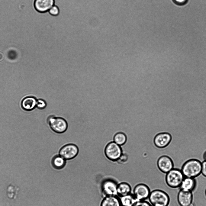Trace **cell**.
I'll list each match as a JSON object with an SVG mask.
<instances>
[{"label":"cell","instance_id":"1","mask_svg":"<svg viewBox=\"0 0 206 206\" xmlns=\"http://www.w3.org/2000/svg\"><path fill=\"white\" fill-rule=\"evenodd\" d=\"M181 170L184 176L195 178L201 174V162L196 159H191L185 162Z\"/></svg>","mask_w":206,"mask_h":206},{"label":"cell","instance_id":"2","mask_svg":"<svg viewBox=\"0 0 206 206\" xmlns=\"http://www.w3.org/2000/svg\"><path fill=\"white\" fill-rule=\"evenodd\" d=\"M148 198L152 206H168L170 201L167 194L159 189L151 191Z\"/></svg>","mask_w":206,"mask_h":206},{"label":"cell","instance_id":"3","mask_svg":"<svg viewBox=\"0 0 206 206\" xmlns=\"http://www.w3.org/2000/svg\"><path fill=\"white\" fill-rule=\"evenodd\" d=\"M184 177L181 169L174 168L166 173L165 181L169 187L177 188H180Z\"/></svg>","mask_w":206,"mask_h":206},{"label":"cell","instance_id":"4","mask_svg":"<svg viewBox=\"0 0 206 206\" xmlns=\"http://www.w3.org/2000/svg\"><path fill=\"white\" fill-rule=\"evenodd\" d=\"M47 122L50 129L56 133H63L68 128L67 121L61 117L50 115L48 117Z\"/></svg>","mask_w":206,"mask_h":206},{"label":"cell","instance_id":"5","mask_svg":"<svg viewBox=\"0 0 206 206\" xmlns=\"http://www.w3.org/2000/svg\"><path fill=\"white\" fill-rule=\"evenodd\" d=\"M106 157L113 161L117 160L122 154V150L120 146L114 142L108 143L105 150Z\"/></svg>","mask_w":206,"mask_h":206},{"label":"cell","instance_id":"6","mask_svg":"<svg viewBox=\"0 0 206 206\" xmlns=\"http://www.w3.org/2000/svg\"><path fill=\"white\" fill-rule=\"evenodd\" d=\"M79 150L75 144L69 143L63 146L59 151V155L66 160L72 159L78 155Z\"/></svg>","mask_w":206,"mask_h":206},{"label":"cell","instance_id":"7","mask_svg":"<svg viewBox=\"0 0 206 206\" xmlns=\"http://www.w3.org/2000/svg\"><path fill=\"white\" fill-rule=\"evenodd\" d=\"M117 184L115 181L111 179H107L104 180L101 187L102 195L104 198L107 196H117Z\"/></svg>","mask_w":206,"mask_h":206},{"label":"cell","instance_id":"8","mask_svg":"<svg viewBox=\"0 0 206 206\" xmlns=\"http://www.w3.org/2000/svg\"><path fill=\"white\" fill-rule=\"evenodd\" d=\"M150 190L146 184L140 183L136 185L133 190V194L138 200H144L148 198Z\"/></svg>","mask_w":206,"mask_h":206},{"label":"cell","instance_id":"9","mask_svg":"<svg viewBox=\"0 0 206 206\" xmlns=\"http://www.w3.org/2000/svg\"><path fill=\"white\" fill-rule=\"evenodd\" d=\"M157 165L158 169L161 172L166 174L174 168L173 161L167 156L160 157L158 160Z\"/></svg>","mask_w":206,"mask_h":206},{"label":"cell","instance_id":"10","mask_svg":"<svg viewBox=\"0 0 206 206\" xmlns=\"http://www.w3.org/2000/svg\"><path fill=\"white\" fill-rule=\"evenodd\" d=\"M193 198L192 192L180 189L177 195V199L180 206H188L192 203Z\"/></svg>","mask_w":206,"mask_h":206},{"label":"cell","instance_id":"11","mask_svg":"<svg viewBox=\"0 0 206 206\" xmlns=\"http://www.w3.org/2000/svg\"><path fill=\"white\" fill-rule=\"evenodd\" d=\"M54 5V0H34V2L35 9L40 13L48 12Z\"/></svg>","mask_w":206,"mask_h":206},{"label":"cell","instance_id":"12","mask_svg":"<svg viewBox=\"0 0 206 206\" xmlns=\"http://www.w3.org/2000/svg\"><path fill=\"white\" fill-rule=\"evenodd\" d=\"M171 135L168 133H161L157 134L155 137L154 143L158 147L163 148L166 146L171 142Z\"/></svg>","mask_w":206,"mask_h":206},{"label":"cell","instance_id":"13","mask_svg":"<svg viewBox=\"0 0 206 206\" xmlns=\"http://www.w3.org/2000/svg\"><path fill=\"white\" fill-rule=\"evenodd\" d=\"M196 182L195 178L185 177L180 186V189L192 192L195 188Z\"/></svg>","mask_w":206,"mask_h":206},{"label":"cell","instance_id":"14","mask_svg":"<svg viewBox=\"0 0 206 206\" xmlns=\"http://www.w3.org/2000/svg\"><path fill=\"white\" fill-rule=\"evenodd\" d=\"M37 100L33 97H28L24 98L21 101L22 108L25 111H31L36 107Z\"/></svg>","mask_w":206,"mask_h":206},{"label":"cell","instance_id":"15","mask_svg":"<svg viewBox=\"0 0 206 206\" xmlns=\"http://www.w3.org/2000/svg\"><path fill=\"white\" fill-rule=\"evenodd\" d=\"M131 187L130 185L125 182H122L117 184V196L119 197L124 196L131 193Z\"/></svg>","mask_w":206,"mask_h":206},{"label":"cell","instance_id":"16","mask_svg":"<svg viewBox=\"0 0 206 206\" xmlns=\"http://www.w3.org/2000/svg\"><path fill=\"white\" fill-rule=\"evenodd\" d=\"M100 206H122L120 198L117 196H107L104 198Z\"/></svg>","mask_w":206,"mask_h":206},{"label":"cell","instance_id":"17","mask_svg":"<svg viewBox=\"0 0 206 206\" xmlns=\"http://www.w3.org/2000/svg\"><path fill=\"white\" fill-rule=\"evenodd\" d=\"M119 198L122 206H133L138 201L133 193L119 197Z\"/></svg>","mask_w":206,"mask_h":206},{"label":"cell","instance_id":"18","mask_svg":"<svg viewBox=\"0 0 206 206\" xmlns=\"http://www.w3.org/2000/svg\"><path fill=\"white\" fill-rule=\"evenodd\" d=\"M53 166L56 169H61L65 166L66 160L59 155L54 156L51 160Z\"/></svg>","mask_w":206,"mask_h":206},{"label":"cell","instance_id":"19","mask_svg":"<svg viewBox=\"0 0 206 206\" xmlns=\"http://www.w3.org/2000/svg\"><path fill=\"white\" fill-rule=\"evenodd\" d=\"M127 137L125 134L120 132L117 133L114 135V142L119 146H121L125 143Z\"/></svg>","mask_w":206,"mask_h":206},{"label":"cell","instance_id":"20","mask_svg":"<svg viewBox=\"0 0 206 206\" xmlns=\"http://www.w3.org/2000/svg\"><path fill=\"white\" fill-rule=\"evenodd\" d=\"M48 12L51 15L55 16L59 14L60 10L59 8L54 5L49 10Z\"/></svg>","mask_w":206,"mask_h":206},{"label":"cell","instance_id":"21","mask_svg":"<svg viewBox=\"0 0 206 206\" xmlns=\"http://www.w3.org/2000/svg\"><path fill=\"white\" fill-rule=\"evenodd\" d=\"M46 103L45 101L41 99L37 100L36 107L40 109H43L46 106Z\"/></svg>","mask_w":206,"mask_h":206},{"label":"cell","instance_id":"22","mask_svg":"<svg viewBox=\"0 0 206 206\" xmlns=\"http://www.w3.org/2000/svg\"><path fill=\"white\" fill-rule=\"evenodd\" d=\"M133 206H152L150 202L146 200L137 201Z\"/></svg>","mask_w":206,"mask_h":206},{"label":"cell","instance_id":"23","mask_svg":"<svg viewBox=\"0 0 206 206\" xmlns=\"http://www.w3.org/2000/svg\"><path fill=\"white\" fill-rule=\"evenodd\" d=\"M189 0H172L173 2L178 6H183L186 5Z\"/></svg>","mask_w":206,"mask_h":206},{"label":"cell","instance_id":"24","mask_svg":"<svg viewBox=\"0 0 206 206\" xmlns=\"http://www.w3.org/2000/svg\"><path fill=\"white\" fill-rule=\"evenodd\" d=\"M201 174L206 177V161L204 160L201 162Z\"/></svg>","mask_w":206,"mask_h":206},{"label":"cell","instance_id":"25","mask_svg":"<svg viewBox=\"0 0 206 206\" xmlns=\"http://www.w3.org/2000/svg\"><path fill=\"white\" fill-rule=\"evenodd\" d=\"M4 56L3 54L0 52V61H2L4 59Z\"/></svg>","mask_w":206,"mask_h":206},{"label":"cell","instance_id":"26","mask_svg":"<svg viewBox=\"0 0 206 206\" xmlns=\"http://www.w3.org/2000/svg\"><path fill=\"white\" fill-rule=\"evenodd\" d=\"M203 159L204 160L206 161V151L204 152V154Z\"/></svg>","mask_w":206,"mask_h":206},{"label":"cell","instance_id":"27","mask_svg":"<svg viewBox=\"0 0 206 206\" xmlns=\"http://www.w3.org/2000/svg\"><path fill=\"white\" fill-rule=\"evenodd\" d=\"M188 206H195V205L193 203H192L191 204H189Z\"/></svg>","mask_w":206,"mask_h":206},{"label":"cell","instance_id":"28","mask_svg":"<svg viewBox=\"0 0 206 206\" xmlns=\"http://www.w3.org/2000/svg\"><path fill=\"white\" fill-rule=\"evenodd\" d=\"M205 195H206V190H205Z\"/></svg>","mask_w":206,"mask_h":206},{"label":"cell","instance_id":"29","mask_svg":"<svg viewBox=\"0 0 206 206\" xmlns=\"http://www.w3.org/2000/svg\"></svg>","mask_w":206,"mask_h":206}]
</instances>
